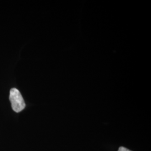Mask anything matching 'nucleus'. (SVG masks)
I'll list each match as a JSON object with an SVG mask.
<instances>
[{
    "label": "nucleus",
    "instance_id": "nucleus-2",
    "mask_svg": "<svg viewBox=\"0 0 151 151\" xmlns=\"http://www.w3.org/2000/svg\"><path fill=\"white\" fill-rule=\"evenodd\" d=\"M118 151H132L127 149V148H125L124 147H120L119 148V150Z\"/></svg>",
    "mask_w": 151,
    "mask_h": 151
},
{
    "label": "nucleus",
    "instance_id": "nucleus-1",
    "mask_svg": "<svg viewBox=\"0 0 151 151\" xmlns=\"http://www.w3.org/2000/svg\"><path fill=\"white\" fill-rule=\"evenodd\" d=\"M10 100L14 111L19 113L25 108V103L21 93L15 88H11L10 92Z\"/></svg>",
    "mask_w": 151,
    "mask_h": 151
}]
</instances>
